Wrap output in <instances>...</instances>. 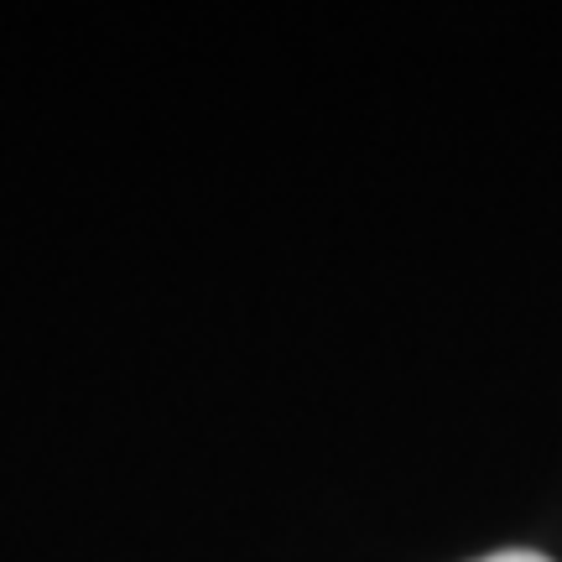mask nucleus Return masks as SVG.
I'll use <instances>...</instances> for the list:
<instances>
[{"label": "nucleus", "instance_id": "nucleus-1", "mask_svg": "<svg viewBox=\"0 0 562 562\" xmlns=\"http://www.w3.org/2000/svg\"><path fill=\"white\" fill-rule=\"evenodd\" d=\"M474 562H552V558H542V552H490V558H474Z\"/></svg>", "mask_w": 562, "mask_h": 562}]
</instances>
